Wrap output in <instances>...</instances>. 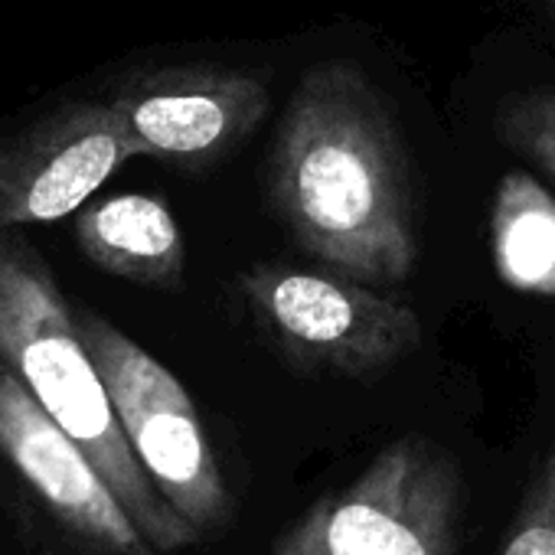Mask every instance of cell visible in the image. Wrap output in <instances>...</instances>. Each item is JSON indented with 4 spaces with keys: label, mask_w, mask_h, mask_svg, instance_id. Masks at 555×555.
<instances>
[{
    "label": "cell",
    "mask_w": 555,
    "mask_h": 555,
    "mask_svg": "<svg viewBox=\"0 0 555 555\" xmlns=\"http://www.w3.org/2000/svg\"><path fill=\"white\" fill-rule=\"evenodd\" d=\"M268 203L301 251L363 285L418 264V206L402 134L376 86L344 60L305 73L278 125Z\"/></svg>",
    "instance_id": "cell-1"
},
{
    "label": "cell",
    "mask_w": 555,
    "mask_h": 555,
    "mask_svg": "<svg viewBox=\"0 0 555 555\" xmlns=\"http://www.w3.org/2000/svg\"><path fill=\"white\" fill-rule=\"evenodd\" d=\"M0 360L79 441L160 555L199 542V532L141 467L53 271L30 245L11 235H0Z\"/></svg>",
    "instance_id": "cell-2"
},
{
    "label": "cell",
    "mask_w": 555,
    "mask_h": 555,
    "mask_svg": "<svg viewBox=\"0 0 555 555\" xmlns=\"http://www.w3.org/2000/svg\"><path fill=\"white\" fill-rule=\"evenodd\" d=\"M464 483L425 435L389 441L347 487L311 503L268 555H454Z\"/></svg>",
    "instance_id": "cell-3"
},
{
    "label": "cell",
    "mask_w": 555,
    "mask_h": 555,
    "mask_svg": "<svg viewBox=\"0 0 555 555\" xmlns=\"http://www.w3.org/2000/svg\"><path fill=\"white\" fill-rule=\"evenodd\" d=\"M238 292L264 340L314 376L376 379L422 347V318L409 305L331 268L255 261Z\"/></svg>",
    "instance_id": "cell-4"
},
{
    "label": "cell",
    "mask_w": 555,
    "mask_h": 555,
    "mask_svg": "<svg viewBox=\"0 0 555 555\" xmlns=\"http://www.w3.org/2000/svg\"><path fill=\"white\" fill-rule=\"evenodd\" d=\"M118 422L164 500L203 535L232 519V493L183 383L95 311L76 314Z\"/></svg>",
    "instance_id": "cell-5"
},
{
    "label": "cell",
    "mask_w": 555,
    "mask_h": 555,
    "mask_svg": "<svg viewBox=\"0 0 555 555\" xmlns=\"http://www.w3.org/2000/svg\"><path fill=\"white\" fill-rule=\"evenodd\" d=\"M0 454L24 477L79 555H160L92 457L0 360Z\"/></svg>",
    "instance_id": "cell-6"
},
{
    "label": "cell",
    "mask_w": 555,
    "mask_h": 555,
    "mask_svg": "<svg viewBox=\"0 0 555 555\" xmlns=\"http://www.w3.org/2000/svg\"><path fill=\"white\" fill-rule=\"evenodd\" d=\"M112 105L141 157L206 170L245 144L271 108L268 86L219 66H170L128 79Z\"/></svg>",
    "instance_id": "cell-7"
},
{
    "label": "cell",
    "mask_w": 555,
    "mask_h": 555,
    "mask_svg": "<svg viewBox=\"0 0 555 555\" xmlns=\"http://www.w3.org/2000/svg\"><path fill=\"white\" fill-rule=\"evenodd\" d=\"M131 157H141L121 112L60 108L0 141V229L56 222L79 212Z\"/></svg>",
    "instance_id": "cell-8"
},
{
    "label": "cell",
    "mask_w": 555,
    "mask_h": 555,
    "mask_svg": "<svg viewBox=\"0 0 555 555\" xmlns=\"http://www.w3.org/2000/svg\"><path fill=\"white\" fill-rule=\"evenodd\" d=\"M82 255L134 285L177 292L186 271L180 225L164 199L144 193H118L86 206L76 222Z\"/></svg>",
    "instance_id": "cell-9"
},
{
    "label": "cell",
    "mask_w": 555,
    "mask_h": 555,
    "mask_svg": "<svg viewBox=\"0 0 555 555\" xmlns=\"http://www.w3.org/2000/svg\"><path fill=\"white\" fill-rule=\"evenodd\" d=\"M490 255L506 288L555 301V196L526 170L496 183Z\"/></svg>",
    "instance_id": "cell-10"
},
{
    "label": "cell",
    "mask_w": 555,
    "mask_h": 555,
    "mask_svg": "<svg viewBox=\"0 0 555 555\" xmlns=\"http://www.w3.org/2000/svg\"><path fill=\"white\" fill-rule=\"evenodd\" d=\"M496 555H555V441L539 461Z\"/></svg>",
    "instance_id": "cell-11"
},
{
    "label": "cell",
    "mask_w": 555,
    "mask_h": 555,
    "mask_svg": "<svg viewBox=\"0 0 555 555\" xmlns=\"http://www.w3.org/2000/svg\"><path fill=\"white\" fill-rule=\"evenodd\" d=\"M496 134L555 180V92L509 99L496 115Z\"/></svg>",
    "instance_id": "cell-12"
},
{
    "label": "cell",
    "mask_w": 555,
    "mask_h": 555,
    "mask_svg": "<svg viewBox=\"0 0 555 555\" xmlns=\"http://www.w3.org/2000/svg\"><path fill=\"white\" fill-rule=\"evenodd\" d=\"M548 4H552V11H555V0H548Z\"/></svg>",
    "instance_id": "cell-13"
}]
</instances>
